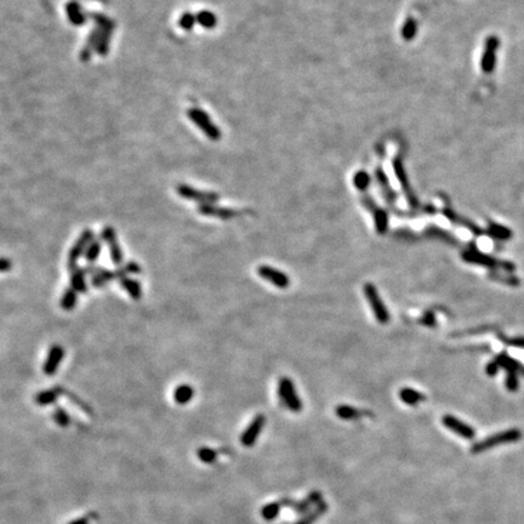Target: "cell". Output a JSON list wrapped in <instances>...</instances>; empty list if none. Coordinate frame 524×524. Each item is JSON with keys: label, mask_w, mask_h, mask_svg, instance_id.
I'll return each instance as SVG.
<instances>
[{"label": "cell", "mask_w": 524, "mask_h": 524, "mask_svg": "<svg viewBox=\"0 0 524 524\" xmlns=\"http://www.w3.org/2000/svg\"><path fill=\"white\" fill-rule=\"evenodd\" d=\"M497 49H499V39L496 37H490L487 40L486 50H484L482 58V70L486 73H490L495 68Z\"/></svg>", "instance_id": "obj_16"}, {"label": "cell", "mask_w": 524, "mask_h": 524, "mask_svg": "<svg viewBox=\"0 0 524 524\" xmlns=\"http://www.w3.org/2000/svg\"><path fill=\"white\" fill-rule=\"evenodd\" d=\"M96 516H84V517H80V518H77L74 520H72V522L70 524H89L90 522V518H95Z\"/></svg>", "instance_id": "obj_44"}, {"label": "cell", "mask_w": 524, "mask_h": 524, "mask_svg": "<svg viewBox=\"0 0 524 524\" xmlns=\"http://www.w3.org/2000/svg\"><path fill=\"white\" fill-rule=\"evenodd\" d=\"M495 360L499 363L500 368H504L507 373L509 372H517L518 373L520 369H522V365H520L519 362H517L516 359H513L512 357H510L506 353H501L500 356H497Z\"/></svg>", "instance_id": "obj_29"}, {"label": "cell", "mask_w": 524, "mask_h": 524, "mask_svg": "<svg viewBox=\"0 0 524 524\" xmlns=\"http://www.w3.org/2000/svg\"><path fill=\"white\" fill-rule=\"evenodd\" d=\"M322 500V493H319V491H312V493H310L306 499L302 501H295L293 499H287L286 497V499H281L280 503L283 506L293 507L297 513L303 515V513L309 512L311 507L316 506L317 504H319Z\"/></svg>", "instance_id": "obj_13"}, {"label": "cell", "mask_w": 524, "mask_h": 524, "mask_svg": "<svg viewBox=\"0 0 524 524\" xmlns=\"http://www.w3.org/2000/svg\"><path fill=\"white\" fill-rule=\"evenodd\" d=\"M71 287L77 291L78 294H86L88 293V284L86 279H85V273L84 267H75L73 270H71Z\"/></svg>", "instance_id": "obj_19"}, {"label": "cell", "mask_w": 524, "mask_h": 524, "mask_svg": "<svg viewBox=\"0 0 524 524\" xmlns=\"http://www.w3.org/2000/svg\"><path fill=\"white\" fill-rule=\"evenodd\" d=\"M487 234L497 239V241H509V239L512 237V231H511L510 228L505 227V226L490 222L489 226H488Z\"/></svg>", "instance_id": "obj_25"}, {"label": "cell", "mask_w": 524, "mask_h": 524, "mask_svg": "<svg viewBox=\"0 0 524 524\" xmlns=\"http://www.w3.org/2000/svg\"><path fill=\"white\" fill-rule=\"evenodd\" d=\"M64 357V350L61 345H52L49 350L47 359H45L44 365H42V372H44L45 375H54L56 374L58 370V366H60L62 359Z\"/></svg>", "instance_id": "obj_14"}, {"label": "cell", "mask_w": 524, "mask_h": 524, "mask_svg": "<svg viewBox=\"0 0 524 524\" xmlns=\"http://www.w3.org/2000/svg\"><path fill=\"white\" fill-rule=\"evenodd\" d=\"M364 295L368 300V302L372 307L373 313H374L376 320L380 324H387L389 322V313L387 309H386L385 303L382 302L381 296H380L378 289H376L374 284L366 283L364 286Z\"/></svg>", "instance_id": "obj_6"}, {"label": "cell", "mask_w": 524, "mask_h": 524, "mask_svg": "<svg viewBox=\"0 0 524 524\" xmlns=\"http://www.w3.org/2000/svg\"><path fill=\"white\" fill-rule=\"evenodd\" d=\"M198 212L201 215L210 216V217H217L221 219V220H229V219H233L235 216L241 215V211L233 210V209L229 208H224V206H219L215 204L199 205Z\"/></svg>", "instance_id": "obj_15"}, {"label": "cell", "mask_w": 524, "mask_h": 524, "mask_svg": "<svg viewBox=\"0 0 524 524\" xmlns=\"http://www.w3.org/2000/svg\"><path fill=\"white\" fill-rule=\"evenodd\" d=\"M77 302H78V293L72 287L67 288L61 297V301H60L61 309L67 311V312H70V311H72L75 306H77Z\"/></svg>", "instance_id": "obj_26"}, {"label": "cell", "mask_w": 524, "mask_h": 524, "mask_svg": "<svg viewBox=\"0 0 524 524\" xmlns=\"http://www.w3.org/2000/svg\"><path fill=\"white\" fill-rule=\"evenodd\" d=\"M281 507H283V505H281L280 500L279 501H276V503L267 504V505H265L261 509V511H260L261 517L264 519H266V520L276 519L277 517H278V515H279Z\"/></svg>", "instance_id": "obj_32"}, {"label": "cell", "mask_w": 524, "mask_h": 524, "mask_svg": "<svg viewBox=\"0 0 524 524\" xmlns=\"http://www.w3.org/2000/svg\"><path fill=\"white\" fill-rule=\"evenodd\" d=\"M372 211L374 212L376 232H378L379 234L386 233V231H387V226H388L387 214H386L384 210H381L380 208H374Z\"/></svg>", "instance_id": "obj_31"}, {"label": "cell", "mask_w": 524, "mask_h": 524, "mask_svg": "<svg viewBox=\"0 0 524 524\" xmlns=\"http://www.w3.org/2000/svg\"><path fill=\"white\" fill-rule=\"evenodd\" d=\"M257 274L265 280L270 281L274 287L279 289H287L290 286V279L284 272H281L277 268L267 266V265H261L257 267Z\"/></svg>", "instance_id": "obj_10"}, {"label": "cell", "mask_w": 524, "mask_h": 524, "mask_svg": "<svg viewBox=\"0 0 524 524\" xmlns=\"http://www.w3.org/2000/svg\"><path fill=\"white\" fill-rule=\"evenodd\" d=\"M335 414L342 420H357L360 419L363 412L359 411L358 409L351 407V405H337L335 408Z\"/></svg>", "instance_id": "obj_28"}, {"label": "cell", "mask_w": 524, "mask_h": 524, "mask_svg": "<svg viewBox=\"0 0 524 524\" xmlns=\"http://www.w3.org/2000/svg\"><path fill=\"white\" fill-rule=\"evenodd\" d=\"M114 28H116V22L111 18L108 19V21L103 26L102 34H101L100 42H98V48L96 50L97 54L101 55V56H106V55L108 54V50H110L111 38H112Z\"/></svg>", "instance_id": "obj_18"}, {"label": "cell", "mask_w": 524, "mask_h": 524, "mask_svg": "<svg viewBox=\"0 0 524 524\" xmlns=\"http://www.w3.org/2000/svg\"><path fill=\"white\" fill-rule=\"evenodd\" d=\"M489 277L493 280L500 281V283L509 284V286H518L519 284L518 278L512 277V276H505V274H500V273H497V272H490Z\"/></svg>", "instance_id": "obj_39"}, {"label": "cell", "mask_w": 524, "mask_h": 524, "mask_svg": "<svg viewBox=\"0 0 524 524\" xmlns=\"http://www.w3.org/2000/svg\"><path fill=\"white\" fill-rule=\"evenodd\" d=\"M66 12H67L68 18L72 24L75 26H81L86 21V17H89L88 14H85L81 9V6L77 2H70L66 5Z\"/></svg>", "instance_id": "obj_21"}, {"label": "cell", "mask_w": 524, "mask_h": 524, "mask_svg": "<svg viewBox=\"0 0 524 524\" xmlns=\"http://www.w3.org/2000/svg\"><path fill=\"white\" fill-rule=\"evenodd\" d=\"M88 16H89V17H91L95 21V27H94L93 31H91V33L89 34V37H88L86 42H85L83 50L80 51V60L83 61V62L89 61L90 57H91V55H93V52L95 50H97L98 42H100L101 34H102L103 26L108 21V19H110L108 17H106V16H104V15L98 14V12H90V14H88Z\"/></svg>", "instance_id": "obj_3"}, {"label": "cell", "mask_w": 524, "mask_h": 524, "mask_svg": "<svg viewBox=\"0 0 524 524\" xmlns=\"http://www.w3.org/2000/svg\"><path fill=\"white\" fill-rule=\"evenodd\" d=\"M196 22L206 29L215 28L216 25H217V17H216L215 14H212L211 11H208V10H203V11L198 12L195 15Z\"/></svg>", "instance_id": "obj_30"}, {"label": "cell", "mask_w": 524, "mask_h": 524, "mask_svg": "<svg viewBox=\"0 0 524 524\" xmlns=\"http://www.w3.org/2000/svg\"><path fill=\"white\" fill-rule=\"evenodd\" d=\"M419 322H420V324H422V325H425V326H434L435 324H437V320H435L434 313L431 312V311H427V312H425L424 316L421 317Z\"/></svg>", "instance_id": "obj_41"}, {"label": "cell", "mask_w": 524, "mask_h": 524, "mask_svg": "<svg viewBox=\"0 0 524 524\" xmlns=\"http://www.w3.org/2000/svg\"><path fill=\"white\" fill-rule=\"evenodd\" d=\"M499 369H500V365L499 363L496 362L495 359L493 360V362H489L486 366V373L489 376H495L497 373H499Z\"/></svg>", "instance_id": "obj_42"}, {"label": "cell", "mask_w": 524, "mask_h": 524, "mask_svg": "<svg viewBox=\"0 0 524 524\" xmlns=\"http://www.w3.org/2000/svg\"><path fill=\"white\" fill-rule=\"evenodd\" d=\"M11 267H12L11 261H10L9 258L3 257L2 258V267H0V268H2V272H4V273H5V272H8V271L11 270Z\"/></svg>", "instance_id": "obj_45"}, {"label": "cell", "mask_w": 524, "mask_h": 524, "mask_svg": "<svg viewBox=\"0 0 524 524\" xmlns=\"http://www.w3.org/2000/svg\"><path fill=\"white\" fill-rule=\"evenodd\" d=\"M61 395H63V387L56 386V387L45 389V391L37 393L34 397V402L38 405H40V407H47V405L54 404Z\"/></svg>", "instance_id": "obj_17"}, {"label": "cell", "mask_w": 524, "mask_h": 524, "mask_svg": "<svg viewBox=\"0 0 524 524\" xmlns=\"http://www.w3.org/2000/svg\"><path fill=\"white\" fill-rule=\"evenodd\" d=\"M193 396H194V389H193L192 386L188 384L179 385L172 393L173 401L180 405H185L191 402Z\"/></svg>", "instance_id": "obj_22"}, {"label": "cell", "mask_w": 524, "mask_h": 524, "mask_svg": "<svg viewBox=\"0 0 524 524\" xmlns=\"http://www.w3.org/2000/svg\"><path fill=\"white\" fill-rule=\"evenodd\" d=\"M52 419H54V421L56 422L58 426H61V427H67V426L71 424L70 415H68V412L62 407L55 408L54 412H52Z\"/></svg>", "instance_id": "obj_36"}, {"label": "cell", "mask_w": 524, "mask_h": 524, "mask_svg": "<svg viewBox=\"0 0 524 524\" xmlns=\"http://www.w3.org/2000/svg\"><path fill=\"white\" fill-rule=\"evenodd\" d=\"M328 511V504L322 500L319 504L314 506V509L310 512H307L306 516H303L300 520H297L295 524H313L317 519H319L324 513Z\"/></svg>", "instance_id": "obj_23"}, {"label": "cell", "mask_w": 524, "mask_h": 524, "mask_svg": "<svg viewBox=\"0 0 524 524\" xmlns=\"http://www.w3.org/2000/svg\"><path fill=\"white\" fill-rule=\"evenodd\" d=\"M442 424H443L448 430L458 434L460 437L465 438V440H473L474 435H476V431H474L470 425L458 420L457 418L453 417V415H444V417L442 418Z\"/></svg>", "instance_id": "obj_12"}, {"label": "cell", "mask_w": 524, "mask_h": 524, "mask_svg": "<svg viewBox=\"0 0 524 524\" xmlns=\"http://www.w3.org/2000/svg\"><path fill=\"white\" fill-rule=\"evenodd\" d=\"M101 238L102 241L108 245L111 253V258H112V262L116 266H122L124 256L122 248H120L119 242H118V237L116 233V229H114L112 226H104L102 229V233H101Z\"/></svg>", "instance_id": "obj_9"}, {"label": "cell", "mask_w": 524, "mask_h": 524, "mask_svg": "<svg viewBox=\"0 0 524 524\" xmlns=\"http://www.w3.org/2000/svg\"><path fill=\"white\" fill-rule=\"evenodd\" d=\"M101 250H102V244H101V242L94 239V241L89 244V247H88L86 251H85V261L89 262L90 265H94L95 262L97 261V258L100 257Z\"/></svg>", "instance_id": "obj_33"}, {"label": "cell", "mask_w": 524, "mask_h": 524, "mask_svg": "<svg viewBox=\"0 0 524 524\" xmlns=\"http://www.w3.org/2000/svg\"><path fill=\"white\" fill-rule=\"evenodd\" d=\"M278 396L280 402L293 412H299L302 410V401H301L293 380L287 378H280L278 381Z\"/></svg>", "instance_id": "obj_4"}, {"label": "cell", "mask_w": 524, "mask_h": 524, "mask_svg": "<svg viewBox=\"0 0 524 524\" xmlns=\"http://www.w3.org/2000/svg\"><path fill=\"white\" fill-rule=\"evenodd\" d=\"M196 456H198V458L202 463L212 464L215 463L216 458H217V451L211 449V448L202 447L196 450Z\"/></svg>", "instance_id": "obj_35"}, {"label": "cell", "mask_w": 524, "mask_h": 524, "mask_svg": "<svg viewBox=\"0 0 524 524\" xmlns=\"http://www.w3.org/2000/svg\"><path fill=\"white\" fill-rule=\"evenodd\" d=\"M196 22V17L191 12H185V14L181 15V17L179 19V26L181 27L183 31H191L193 26Z\"/></svg>", "instance_id": "obj_38"}, {"label": "cell", "mask_w": 524, "mask_h": 524, "mask_svg": "<svg viewBox=\"0 0 524 524\" xmlns=\"http://www.w3.org/2000/svg\"><path fill=\"white\" fill-rule=\"evenodd\" d=\"M506 388L509 389L510 392H516L519 387V380H518V373L517 372H509L506 376L505 381Z\"/></svg>", "instance_id": "obj_40"}, {"label": "cell", "mask_w": 524, "mask_h": 524, "mask_svg": "<svg viewBox=\"0 0 524 524\" xmlns=\"http://www.w3.org/2000/svg\"><path fill=\"white\" fill-rule=\"evenodd\" d=\"M94 241V231L91 229H84L83 233L79 235V238L75 241V243L72 245L70 249V253L67 256V267L68 270H73L78 267V261L81 256H84L85 251L91 242Z\"/></svg>", "instance_id": "obj_8"}, {"label": "cell", "mask_w": 524, "mask_h": 524, "mask_svg": "<svg viewBox=\"0 0 524 524\" xmlns=\"http://www.w3.org/2000/svg\"><path fill=\"white\" fill-rule=\"evenodd\" d=\"M504 342H506L507 345L519 347V348H524V337H518V339H510V340H503Z\"/></svg>", "instance_id": "obj_43"}, {"label": "cell", "mask_w": 524, "mask_h": 524, "mask_svg": "<svg viewBox=\"0 0 524 524\" xmlns=\"http://www.w3.org/2000/svg\"><path fill=\"white\" fill-rule=\"evenodd\" d=\"M399 398L403 403L408 405H417L419 403L424 402L426 397L421 392L412 389L410 387H404L399 391Z\"/></svg>", "instance_id": "obj_24"}, {"label": "cell", "mask_w": 524, "mask_h": 524, "mask_svg": "<svg viewBox=\"0 0 524 524\" xmlns=\"http://www.w3.org/2000/svg\"><path fill=\"white\" fill-rule=\"evenodd\" d=\"M119 284L133 300L139 301L142 297V287H141L139 280L130 277H124L119 279Z\"/></svg>", "instance_id": "obj_20"}, {"label": "cell", "mask_w": 524, "mask_h": 524, "mask_svg": "<svg viewBox=\"0 0 524 524\" xmlns=\"http://www.w3.org/2000/svg\"><path fill=\"white\" fill-rule=\"evenodd\" d=\"M520 438H522V432H520L518 428H510V430L501 431L499 433L491 434L488 438H486V440H482L481 442H478V443L473 444L472 448H471V453H483V451L493 449V448H495L500 444L518 442Z\"/></svg>", "instance_id": "obj_1"}, {"label": "cell", "mask_w": 524, "mask_h": 524, "mask_svg": "<svg viewBox=\"0 0 524 524\" xmlns=\"http://www.w3.org/2000/svg\"><path fill=\"white\" fill-rule=\"evenodd\" d=\"M265 424H266V417L264 414H257L256 417L253 419V421L249 424L243 433L241 435V443L244 445V447L250 448L256 443L258 435L264 430Z\"/></svg>", "instance_id": "obj_11"}, {"label": "cell", "mask_w": 524, "mask_h": 524, "mask_svg": "<svg viewBox=\"0 0 524 524\" xmlns=\"http://www.w3.org/2000/svg\"><path fill=\"white\" fill-rule=\"evenodd\" d=\"M444 214H445V216H447L448 219H449L450 221H453V222H455V224H457V225H460V226H464V227H466L467 229H470V231L472 232L473 234H476V235H482L483 234L482 228L478 227L476 224H472V222H471V221H467V220H465V219L458 217V216L456 214H454V212L451 211V210H445Z\"/></svg>", "instance_id": "obj_27"}, {"label": "cell", "mask_w": 524, "mask_h": 524, "mask_svg": "<svg viewBox=\"0 0 524 524\" xmlns=\"http://www.w3.org/2000/svg\"><path fill=\"white\" fill-rule=\"evenodd\" d=\"M176 192L182 198L188 199V201H194L199 203V205L215 204V203L220 201V194L219 193L201 191V189L193 188L188 185H183V183H180L179 186H176Z\"/></svg>", "instance_id": "obj_7"}, {"label": "cell", "mask_w": 524, "mask_h": 524, "mask_svg": "<svg viewBox=\"0 0 524 524\" xmlns=\"http://www.w3.org/2000/svg\"><path fill=\"white\" fill-rule=\"evenodd\" d=\"M63 395L67 396L68 399H70L72 403H74L75 405H78V408H80L84 412H86V414H90V415L93 414V409L90 408V405L86 404L84 401H81V399H79V397H78V396H75L74 393H72L63 388Z\"/></svg>", "instance_id": "obj_37"}, {"label": "cell", "mask_w": 524, "mask_h": 524, "mask_svg": "<svg viewBox=\"0 0 524 524\" xmlns=\"http://www.w3.org/2000/svg\"><path fill=\"white\" fill-rule=\"evenodd\" d=\"M461 257H463V260L465 262H467V264L478 265V266L493 268V270L494 268H495V270L496 268H503V270H505L506 272H512L516 268L515 265L511 264V262L496 260V258L490 256V255L483 254L482 251L477 250V249H470V250L464 251V253L461 254Z\"/></svg>", "instance_id": "obj_2"}, {"label": "cell", "mask_w": 524, "mask_h": 524, "mask_svg": "<svg viewBox=\"0 0 524 524\" xmlns=\"http://www.w3.org/2000/svg\"><path fill=\"white\" fill-rule=\"evenodd\" d=\"M187 116L191 119V122L194 123L203 133H205V135L209 139L212 141H219L221 139V131L211 122L210 117L205 111L198 107H193L187 111Z\"/></svg>", "instance_id": "obj_5"}, {"label": "cell", "mask_w": 524, "mask_h": 524, "mask_svg": "<svg viewBox=\"0 0 524 524\" xmlns=\"http://www.w3.org/2000/svg\"><path fill=\"white\" fill-rule=\"evenodd\" d=\"M426 233H427V235H430V237L432 238H435V239H440V241H443V242H447L448 244H451V245H457V239L453 237L449 232H445L443 231V229L441 228H435V227H430L426 231Z\"/></svg>", "instance_id": "obj_34"}]
</instances>
